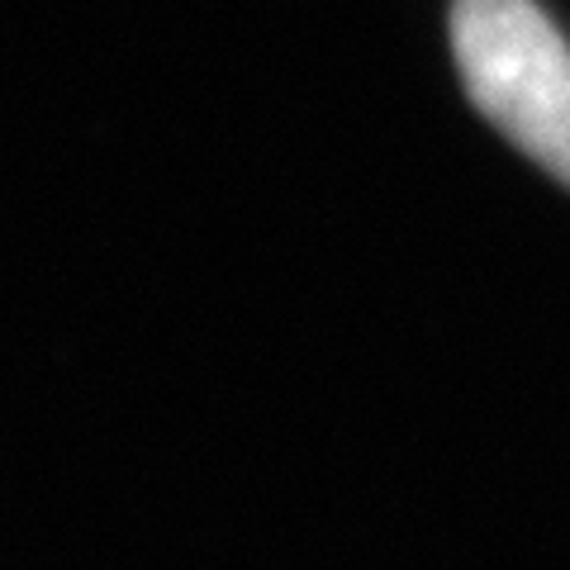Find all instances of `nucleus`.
Listing matches in <instances>:
<instances>
[{
    "instance_id": "nucleus-1",
    "label": "nucleus",
    "mask_w": 570,
    "mask_h": 570,
    "mask_svg": "<svg viewBox=\"0 0 570 570\" xmlns=\"http://www.w3.org/2000/svg\"><path fill=\"white\" fill-rule=\"evenodd\" d=\"M452 58L475 110L570 186V43L538 0H452Z\"/></svg>"
}]
</instances>
